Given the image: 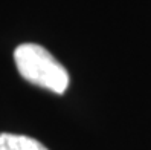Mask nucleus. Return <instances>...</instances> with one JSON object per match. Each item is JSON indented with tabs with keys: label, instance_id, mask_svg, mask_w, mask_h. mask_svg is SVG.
Here are the masks:
<instances>
[{
	"label": "nucleus",
	"instance_id": "f257e3e1",
	"mask_svg": "<svg viewBox=\"0 0 151 150\" xmlns=\"http://www.w3.org/2000/svg\"><path fill=\"white\" fill-rule=\"evenodd\" d=\"M14 61L20 75L29 83L55 93L66 92L69 86L66 67L43 46L23 43L14 51Z\"/></svg>",
	"mask_w": 151,
	"mask_h": 150
},
{
	"label": "nucleus",
	"instance_id": "f03ea898",
	"mask_svg": "<svg viewBox=\"0 0 151 150\" xmlns=\"http://www.w3.org/2000/svg\"><path fill=\"white\" fill-rule=\"evenodd\" d=\"M0 150H47L40 141L26 135L0 133Z\"/></svg>",
	"mask_w": 151,
	"mask_h": 150
}]
</instances>
